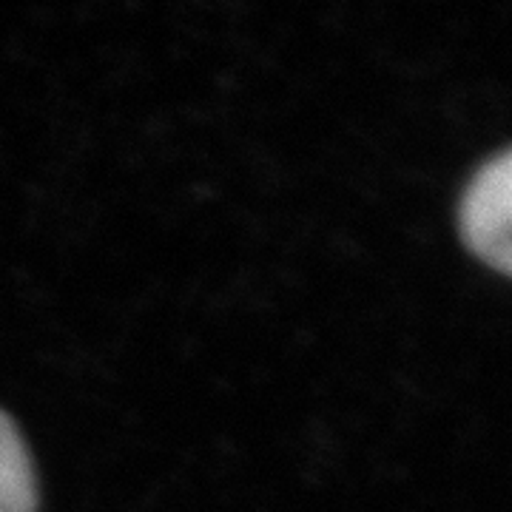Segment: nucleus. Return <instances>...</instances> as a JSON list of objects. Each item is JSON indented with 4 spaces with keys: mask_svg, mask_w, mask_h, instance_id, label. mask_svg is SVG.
<instances>
[{
    "mask_svg": "<svg viewBox=\"0 0 512 512\" xmlns=\"http://www.w3.org/2000/svg\"><path fill=\"white\" fill-rule=\"evenodd\" d=\"M458 220L467 248L490 268L512 276V148L473 177Z\"/></svg>",
    "mask_w": 512,
    "mask_h": 512,
    "instance_id": "nucleus-1",
    "label": "nucleus"
},
{
    "mask_svg": "<svg viewBox=\"0 0 512 512\" xmlns=\"http://www.w3.org/2000/svg\"><path fill=\"white\" fill-rule=\"evenodd\" d=\"M37 476L18 424L0 410V512H37Z\"/></svg>",
    "mask_w": 512,
    "mask_h": 512,
    "instance_id": "nucleus-2",
    "label": "nucleus"
}]
</instances>
